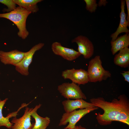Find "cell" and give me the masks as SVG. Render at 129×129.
<instances>
[{"instance_id":"6da1fadb","label":"cell","mask_w":129,"mask_h":129,"mask_svg":"<svg viewBox=\"0 0 129 129\" xmlns=\"http://www.w3.org/2000/svg\"><path fill=\"white\" fill-rule=\"evenodd\" d=\"M90 102L93 105L102 109L103 113H99L96 119L102 126L110 125L112 122L119 121L129 125V100L125 95H120L111 102L106 101L102 97L92 98Z\"/></svg>"},{"instance_id":"7a4b0ae2","label":"cell","mask_w":129,"mask_h":129,"mask_svg":"<svg viewBox=\"0 0 129 129\" xmlns=\"http://www.w3.org/2000/svg\"><path fill=\"white\" fill-rule=\"evenodd\" d=\"M31 13L18 6L10 12L0 13V18L8 19L13 22L19 30L18 36L23 39H26L29 34L26 27L27 17Z\"/></svg>"},{"instance_id":"3957f363","label":"cell","mask_w":129,"mask_h":129,"mask_svg":"<svg viewBox=\"0 0 129 129\" xmlns=\"http://www.w3.org/2000/svg\"><path fill=\"white\" fill-rule=\"evenodd\" d=\"M87 71L90 82H101L106 80L111 76L110 72L102 67L100 57L98 55L90 61Z\"/></svg>"},{"instance_id":"277c9868","label":"cell","mask_w":129,"mask_h":129,"mask_svg":"<svg viewBox=\"0 0 129 129\" xmlns=\"http://www.w3.org/2000/svg\"><path fill=\"white\" fill-rule=\"evenodd\" d=\"M98 108L95 106L88 108L75 110L70 112H65L62 115L59 125V126L65 125L68 123V125L64 129L73 128L80 119L85 115Z\"/></svg>"},{"instance_id":"5b68a950","label":"cell","mask_w":129,"mask_h":129,"mask_svg":"<svg viewBox=\"0 0 129 129\" xmlns=\"http://www.w3.org/2000/svg\"><path fill=\"white\" fill-rule=\"evenodd\" d=\"M57 90L61 95L67 99H87L79 86L72 82L63 83L58 86Z\"/></svg>"},{"instance_id":"8992f818","label":"cell","mask_w":129,"mask_h":129,"mask_svg":"<svg viewBox=\"0 0 129 129\" xmlns=\"http://www.w3.org/2000/svg\"><path fill=\"white\" fill-rule=\"evenodd\" d=\"M44 44L39 43L33 46L29 51L25 52L22 61L16 65V70L21 75L28 76L29 74V66L32 62L33 56L36 51L41 49Z\"/></svg>"},{"instance_id":"52a82bcc","label":"cell","mask_w":129,"mask_h":129,"mask_svg":"<svg viewBox=\"0 0 129 129\" xmlns=\"http://www.w3.org/2000/svg\"><path fill=\"white\" fill-rule=\"evenodd\" d=\"M61 75L64 79H70L78 85H85L89 82L87 71L82 69H67L62 72Z\"/></svg>"},{"instance_id":"ba28073f","label":"cell","mask_w":129,"mask_h":129,"mask_svg":"<svg viewBox=\"0 0 129 129\" xmlns=\"http://www.w3.org/2000/svg\"><path fill=\"white\" fill-rule=\"evenodd\" d=\"M71 42L77 43L78 51L83 55L85 59H89L93 55L94 52V45L87 37L79 35L72 39Z\"/></svg>"},{"instance_id":"9c48e42d","label":"cell","mask_w":129,"mask_h":129,"mask_svg":"<svg viewBox=\"0 0 129 129\" xmlns=\"http://www.w3.org/2000/svg\"><path fill=\"white\" fill-rule=\"evenodd\" d=\"M51 48L53 53L59 56L64 59L69 61H72L79 57L81 54L73 48L63 46L59 42H55L52 44Z\"/></svg>"},{"instance_id":"30bf717a","label":"cell","mask_w":129,"mask_h":129,"mask_svg":"<svg viewBox=\"0 0 129 129\" xmlns=\"http://www.w3.org/2000/svg\"><path fill=\"white\" fill-rule=\"evenodd\" d=\"M34 108L26 107L24 114L19 118L16 117H13L11 122L13 124L11 129H31L34 123L31 122V115Z\"/></svg>"},{"instance_id":"8fae6325","label":"cell","mask_w":129,"mask_h":129,"mask_svg":"<svg viewBox=\"0 0 129 129\" xmlns=\"http://www.w3.org/2000/svg\"><path fill=\"white\" fill-rule=\"evenodd\" d=\"M25 52L17 49L9 52L0 51V61L5 65H11L15 66L23 59Z\"/></svg>"},{"instance_id":"7c38bea8","label":"cell","mask_w":129,"mask_h":129,"mask_svg":"<svg viewBox=\"0 0 129 129\" xmlns=\"http://www.w3.org/2000/svg\"><path fill=\"white\" fill-rule=\"evenodd\" d=\"M125 1L124 0H120L121 12L120 14V21L118 27L116 31L110 35L111 41L115 40L118 35L122 33H129V30L127 28L129 27V23L126 19V15L125 11Z\"/></svg>"},{"instance_id":"4fadbf2b","label":"cell","mask_w":129,"mask_h":129,"mask_svg":"<svg viewBox=\"0 0 129 129\" xmlns=\"http://www.w3.org/2000/svg\"><path fill=\"white\" fill-rule=\"evenodd\" d=\"M62 104L65 112H71L77 109H83L95 106L91 103L88 102L83 99H67L63 101Z\"/></svg>"},{"instance_id":"5bb4252c","label":"cell","mask_w":129,"mask_h":129,"mask_svg":"<svg viewBox=\"0 0 129 129\" xmlns=\"http://www.w3.org/2000/svg\"><path fill=\"white\" fill-rule=\"evenodd\" d=\"M8 99V98H6L0 101V127L5 126L8 129H11L13 124L10 121V118L12 117H16L19 111L22 108L25 107L26 105L24 103L23 104L17 111L10 113L6 116L4 117L2 114V110Z\"/></svg>"},{"instance_id":"9a60e30c","label":"cell","mask_w":129,"mask_h":129,"mask_svg":"<svg viewBox=\"0 0 129 129\" xmlns=\"http://www.w3.org/2000/svg\"><path fill=\"white\" fill-rule=\"evenodd\" d=\"M41 104L36 105L31 115V116L35 119V123L31 129H46L50 122L49 118L46 117L43 118L39 115L37 113L38 110L41 107Z\"/></svg>"},{"instance_id":"2e32d148","label":"cell","mask_w":129,"mask_h":129,"mask_svg":"<svg viewBox=\"0 0 129 129\" xmlns=\"http://www.w3.org/2000/svg\"><path fill=\"white\" fill-rule=\"evenodd\" d=\"M111 51L113 55L118 52L129 45V34H125L118 37L115 40L111 41Z\"/></svg>"},{"instance_id":"e0dca14e","label":"cell","mask_w":129,"mask_h":129,"mask_svg":"<svg viewBox=\"0 0 129 129\" xmlns=\"http://www.w3.org/2000/svg\"><path fill=\"white\" fill-rule=\"evenodd\" d=\"M114 63L116 65L125 68L129 65V48L125 47L120 50L114 56Z\"/></svg>"},{"instance_id":"ac0fdd59","label":"cell","mask_w":129,"mask_h":129,"mask_svg":"<svg viewBox=\"0 0 129 129\" xmlns=\"http://www.w3.org/2000/svg\"><path fill=\"white\" fill-rule=\"evenodd\" d=\"M16 5L20 6L31 13L37 12L39 9L37 4L42 0H13Z\"/></svg>"},{"instance_id":"d6986e66","label":"cell","mask_w":129,"mask_h":129,"mask_svg":"<svg viewBox=\"0 0 129 129\" xmlns=\"http://www.w3.org/2000/svg\"><path fill=\"white\" fill-rule=\"evenodd\" d=\"M86 4V9L91 13L95 12L98 6L96 0H84Z\"/></svg>"},{"instance_id":"ffe728a7","label":"cell","mask_w":129,"mask_h":129,"mask_svg":"<svg viewBox=\"0 0 129 129\" xmlns=\"http://www.w3.org/2000/svg\"><path fill=\"white\" fill-rule=\"evenodd\" d=\"M0 3L6 5L7 9H4V12H10L15 9L16 8V4L13 0H0Z\"/></svg>"},{"instance_id":"44dd1931","label":"cell","mask_w":129,"mask_h":129,"mask_svg":"<svg viewBox=\"0 0 129 129\" xmlns=\"http://www.w3.org/2000/svg\"><path fill=\"white\" fill-rule=\"evenodd\" d=\"M121 73L124 79V80L129 83V70L127 71H123Z\"/></svg>"},{"instance_id":"7402d4cb","label":"cell","mask_w":129,"mask_h":129,"mask_svg":"<svg viewBox=\"0 0 129 129\" xmlns=\"http://www.w3.org/2000/svg\"><path fill=\"white\" fill-rule=\"evenodd\" d=\"M125 1L127 9V15L126 19L128 23H129V0H125Z\"/></svg>"},{"instance_id":"603a6c76","label":"cell","mask_w":129,"mask_h":129,"mask_svg":"<svg viewBox=\"0 0 129 129\" xmlns=\"http://www.w3.org/2000/svg\"><path fill=\"white\" fill-rule=\"evenodd\" d=\"M108 3V2L106 0H100L99 1L97 4L98 6L99 7L102 6H105Z\"/></svg>"},{"instance_id":"cb8c5ba5","label":"cell","mask_w":129,"mask_h":129,"mask_svg":"<svg viewBox=\"0 0 129 129\" xmlns=\"http://www.w3.org/2000/svg\"><path fill=\"white\" fill-rule=\"evenodd\" d=\"M87 129L86 128L82 126L81 125H75L74 128L71 129Z\"/></svg>"},{"instance_id":"d4e9b609","label":"cell","mask_w":129,"mask_h":129,"mask_svg":"<svg viewBox=\"0 0 129 129\" xmlns=\"http://www.w3.org/2000/svg\"><path fill=\"white\" fill-rule=\"evenodd\" d=\"M1 99H0V101H1Z\"/></svg>"}]
</instances>
